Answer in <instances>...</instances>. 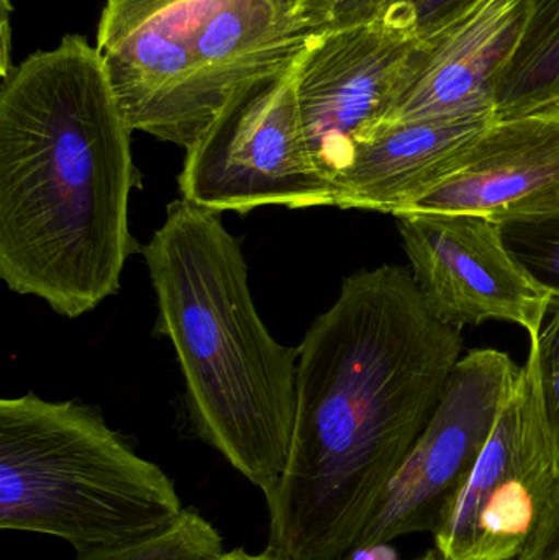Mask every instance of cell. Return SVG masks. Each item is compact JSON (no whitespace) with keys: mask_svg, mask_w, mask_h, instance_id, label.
<instances>
[{"mask_svg":"<svg viewBox=\"0 0 559 560\" xmlns=\"http://www.w3.org/2000/svg\"><path fill=\"white\" fill-rule=\"evenodd\" d=\"M184 509L173 480L79 401H0V528L124 548L170 532Z\"/></svg>","mask_w":559,"mask_h":560,"instance_id":"obj_5","label":"cell"},{"mask_svg":"<svg viewBox=\"0 0 559 560\" xmlns=\"http://www.w3.org/2000/svg\"><path fill=\"white\" fill-rule=\"evenodd\" d=\"M141 253L197 436L268 495L291 454L299 348L276 341L256 312L242 243L219 212L170 203Z\"/></svg>","mask_w":559,"mask_h":560,"instance_id":"obj_3","label":"cell"},{"mask_svg":"<svg viewBox=\"0 0 559 560\" xmlns=\"http://www.w3.org/2000/svg\"><path fill=\"white\" fill-rule=\"evenodd\" d=\"M528 354L534 359L538 407L559 486V300H551L540 335L531 341Z\"/></svg>","mask_w":559,"mask_h":560,"instance_id":"obj_17","label":"cell"},{"mask_svg":"<svg viewBox=\"0 0 559 560\" xmlns=\"http://www.w3.org/2000/svg\"><path fill=\"white\" fill-rule=\"evenodd\" d=\"M223 539L199 512L186 509L176 526L148 541L124 548L78 552L75 560H217Z\"/></svg>","mask_w":559,"mask_h":560,"instance_id":"obj_15","label":"cell"},{"mask_svg":"<svg viewBox=\"0 0 559 560\" xmlns=\"http://www.w3.org/2000/svg\"><path fill=\"white\" fill-rule=\"evenodd\" d=\"M416 560H442V558H440V555L435 549V551L427 552V555H423L422 558Z\"/></svg>","mask_w":559,"mask_h":560,"instance_id":"obj_23","label":"cell"},{"mask_svg":"<svg viewBox=\"0 0 559 560\" xmlns=\"http://www.w3.org/2000/svg\"><path fill=\"white\" fill-rule=\"evenodd\" d=\"M531 2L476 0L435 32L417 38L383 124L494 115L499 84L524 32Z\"/></svg>","mask_w":559,"mask_h":560,"instance_id":"obj_11","label":"cell"},{"mask_svg":"<svg viewBox=\"0 0 559 560\" xmlns=\"http://www.w3.org/2000/svg\"><path fill=\"white\" fill-rule=\"evenodd\" d=\"M186 151L179 192L203 209L335 206L308 150L294 66L240 89Z\"/></svg>","mask_w":559,"mask_h":560,"instance_id":"obj_6","label":"cell"},{"mask_svg":"<svg viewBox=\"0 0 559 560\" xmlns=\"http://www.w3.org/2000/svg\"><path fill=\"white\" fill-rule=\"evenodd\" d=\"M417 36L386 20L315 32L294 65L308 150L334 187L393 108Z\"/></svg>","mask_w":559,"mask_h":560,"instance_id":"obj_9","label":"cell"},{"mask_svg":"<svg viewBox=\"0 0 559 560\" xmlns=\"http://www.w3.org/2000/svg\"><path fill=\"white\" fill-rule=\"evenodd\" d=\"M131 128L97 48L68 35L3 75L0 278L79 318L120 290L137 252Z\"/></svg>","mask_w":559,"mask_h":560,"instance_id":"obj_2","label":"cell"},{"mask_svg":"<svg viewBox=\"0 0 559 560\" xmlns=\"http://www.w3.org/2000/svg\"><path fill=\"white\" fill-rule=\"evenodd\" d=\"M304 0H105L97 51L131 130L189 150L240 89L298 61Z\"/></svg>","mask_w":559,"mask_h":560,"instance_id":"obj_4","label":"cell"},{"mask_svg":"<svg viewBox=\"0 0 559 560\" xmlns=\"http://www.w3.org/2000/svg\"><path fill=\"white\" fill-rule=\"evenodd\" d=\"M217 560H286L279 558L275 552L266 549L265 552H259V555H249V552L243 551V549H235V551L223 552Z\"/></svg>","mask_w":559,"mask_h":560,"instance_id":"obj_22","label":"cell"},{"mask_svg":"<svg viewBox=\"0 0 559 560\" xmlns=\"http://www.w3.org/2000/svg\"><path fill=\"white\" fill-rule=\"evenodd\" d=\"M386 0H304L315 32L357 25L376 19Z\"/></svg>","mask_w":559,"mask_h":560,"instance_id":"obj_19","label":"cell"},{"mask_svg":"<svg viewBox=\"0 0 559 560\" xmlns=\"http://www.w3.org/2000/svg\"><path fill=\"white\" fill-rule=\"evenodd\" d=\"M511 355L473 349L456 362L439 407L417 438L354 551L433 533L481 456L521 378Z\"/></svg>","mask_w":559,"mask_h":560,"instance_id":"obj_8","label":"cell"},{"mask_svg":"<svg viewBox=\"0 0 559 560\" xmlns=\"http://www.w3.org/2000/svg\"><path fill=\"white\" fill-rule=\"evenodd\" d=\"M345 560H399L396 551L386 545L366 546V548L357 549Z\"/></svg>","mask_w":559,"mask_h":560,"instance_id":"obj_21","label":"cell"},{"mask_svg":"<svg viewBox=\"0 0 559 560\" xmlns=\"http://www.w3.org/2000/svg\"><path fill=\"white\" fill-rule=\"evenodd\" d=\"M427 312L450 328L501 319L538 338L551 295L509 253L499 223L473 213L396 217Z\"/></svg>","mask_w":559,"mask_h":560,"instance_id":"obj_10","label":"cell"},{"mask_svg":"<svg viewBox=\"0 0 559 560\" xmlns=\"http://www.w3.org/2000/svg\"><path fill=\"white\" fill-rule=\"evenodd\" d=\"M412 272L381 266L341 283L299 346L288 466L266 497L269 551L345 560L439 407L462 355Z\"/></svg>","mask_w":559,"mask_h":560,"instance_id":"obj_1","label":"cell"},{"mask_svg":"<svg viewBox=\"0 0 559 560\" xmlns=\"http://www.w3.org/2000/svg\"><path fill=\"white\" fill-rule=\"evenodd\" d=\"M509 253L551 299L559 300V213L501 223Z\"/></svg>","mask_w":559,"mask_h":560,"instance_id":"obj_16","label":"cell"},{"mask_svg":"<svg viewBox=\"0 0 559 560\" xmlns=\"http://www.w3.org/2000/svg\"><path fill=\"white\" fill-rule=\"evenodd\" d=\"M407 213H473L499 225L558 215L559 104L496 120L445 180L399 215Z\"/></svg>","mask_w":559,"mask_h":560,"instance_id":"obj_12","label":"cell"},{"mask_svg":"<svg viewBox=\"0 0 559 560\" xmlns=\"http://www.w3.org/2000/svg\"><path fill=\"white\" fill-rule=\"evenodd\" d=\"M475 2L476 0H386L376 19L386 20L412 33L417 38H423Z\"/></svg>","mask_w":559,"mask_h":560,"instance_id":"obj_18","label":"cell"},{"mask_svg":"<svg viewBox=\"0 0 559 560\" xmlns=\"http://www.w3.org/2000/svg\"><path fill=\"white\" fill-rule=\"evenodd\" d=\"M559 104V0H532L496 95V120Z\"/></svg>","mask_w":559,"mask_h":560,"instance_id":"obj_14","label":"cell"},{"mask_svg":"<svg viewBox=\"0 0 559 560\" xmlns=\"http://www.w3.org/2000/svg\"><path fill=\"white\" fill-rule=\"evenodd\" d=\"M494 115L383 124L335 184V207L399 215L445 180Z\"/></svg>","mask_w":559,"mask_h":560,"instance_id":"obj_13","label":"cell"},{"mask_svg":"<svg viewBox=\"0 0 559 560\" xmlns=\"http://www.w3.org/2000/svg\"><path fill=\"white\" fill-rule=\"evenodd\" d=\"M558 487L528 354L481 456L432 533L436 552L442 560L517 559Z\"/></svg>","mask_w":559,"mask_h":560,"instance_id":"obj_7","label":"cell"},{"mask_svg":"<svg viewBox=\"0 0 559 560\" xmlns=\"http://www.w3.org/2000/svg\"><path fill=\"white\" fill-rule=\"evenodd\" d=\"M515 560H559V493H555L527 548Z\"/></svg>","mask_w":559,"mask_h":560,"instance_id":"obj_20","label":"cell"}]
</instances>
